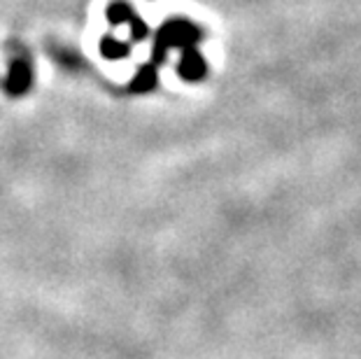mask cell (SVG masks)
Instances as JSON below:
<instances>
[{
	"mask_svg": "<svg viewBox=\"0 0 361 359\" xmlns=\"http://www.w3.org/2000/svg\"><path fill=\"white\" fill-rule=\"evenodd\" d=\"M201 40H203L201 28L194 26L191 21L171 19V21H166V24L159 28L157 40H154V49H152V56H154L157 63H161L171 49H175V47L189 49V47H194L196 42H201Z\"/></svg>",
	"mask_w": 361,
	"mask_h": 359,
	"instance_id": "obj_1",
	"label": "cell"
},
{
	"mask_svg": "<svg viewBox=\"0 0 361 359\" xmlns=\"http://www.w3.org/2000/svg\"><path fill=\"white\" fill-rule=\"evenodd\" d=\"M30 82H33V73H30V66L26 61H14L7 68L5 75V91L10 96H24L30 89Z\"/></svg>",
	"mask_w": 361,
	"mask_h": 359,
	"instance_id": "obj_2",
	"label": "cell"
},
{
	"mask_svg": "<svg viewBox=\"0 0 361 359\" xmlns=\"http://www.w3.org/2000/svg\"><path fill=\"white\" fill-rule=\"evenodd\" d=\"M178 75L184 82H201L207 75V63L203 54H198L194 47L182 49L180 63H178Z\"/></svg>",
	"mask_w": 361,
	"mask_h": 359,
	"instance_id": "obj_3",
	"label": "cell"
},
{
	"mask_svg": "<svg viewBox=\"0 0 361 359\" xmlns=\"http://www.w3.org/2000/svg\"><path fill=\"white\" fill-rule=\"evenodd\" d=\"M101 54L107 61H121L130 54V44L119 40V37H114V35H103L101 37Z\"/></svg>",
	"mask_w": 361,
	"mask_h": 359,
	"instance_id": "obj_4",
	"label": "cell"
},
{
	"mask_svg": "<svg viewBox=\"0 0 361 359\" xmlns=\"http://www.w3.org/2000/svg\"><path fill=\"white\" fill-rule=\"evenodd\" d=\"M157 87V68L154 66H140L137 68V73L133 75V80H130V91L133 94H147Z\"/></svg>",
	"mask_w": 361,
	"mask_h": 359,
	"instance_id": "obj_5",
	"label": "cell"
},
{
	"mask_svg": "<svg viewBox=\"0 0 361 359\" xmlns=\"http://www.w3.org/2000/svg\"><path fill=\"white\" fill-rule=\"evenodd\" d=\"M107 21H110L112 26H130L133 24V19L137 17V14L133 12V7H130L128 3H121V0H117V3H112L110 7H107Z\"/></svg>",
	"mask_w": 361,
	"mask_h": 359,
	"instance_id": "obj_6",
	"label": "cell"
},
{
	"mask_svg": "<svg viewBox=\"0 0 361 359\" xmlns=\"http://www.w3.org/2000/svg\"><path fill=\"white\" fill-rule=\"evenodd\" d=\"M130 37H133V42H142L145 37H149V26L140 17H135L130 24Z\"/></svg>",
	"mask_w": 361,
	"mask_h": 359,
	"instance_id": "obj_7",
	"label": "cell"
}]
</instances>
